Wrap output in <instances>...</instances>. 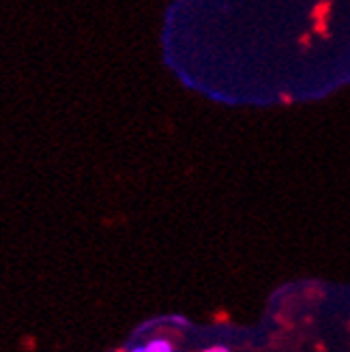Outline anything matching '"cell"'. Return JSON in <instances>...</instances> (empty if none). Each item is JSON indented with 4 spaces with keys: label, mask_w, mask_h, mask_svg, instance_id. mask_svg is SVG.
Masks as SVG:
<instances>
[{
    "label": "cell",
    "mask_w": 350,
    "mask_h": 352,
    "mask_svg": "<svg viewBox=\"0 0 350 352\" xmlns=\"http://www.w3.org/2000/svg\"><path fill=\"white\" fill-rule=\"evenodd\" d=\"M127 352H146V346H133V348H129Z\"/></svg>",
    "instance_id": "cell-4"
},
{
    "label": "cell",
    "mask_w": 350,
    "mask_h": 352,
    "mask_svg": "<svg viewBox=\"0 0 350 352\" xmlns=\"http://www.w3.org/2000/svg\"><path fill=\"white\" fill-rule=\"evenodd\" d=\"M172 320H174V322H177V324H183V327L187 324V320L183 318V316H174V318H172Z\"/></svg>",
    "instance_id": "cell-3"
},
{
    "label": "cell",
    "mask_w": 350,
    "mask_h": 352,
    "mask_svg": "<svg viewBox=\"0 0 350 352\" xmlns=\"http://www.w3.org/2000/svg\"><path fill=\"white\" fill-rule=\"evenodd\" d=\"M202 352H230L226 346H211V348H206V350H202Z\"/></svg>",
    "instance_id": "cell-2"
},
{
    "label": "cell",
    "mask_w": 350,
    "mask_h": 352,
    "mask_svg": "<svg viewBox=\"0 0 350 352\" xmlns=\"http://www.w3.org/2000/svg\"><path fill=\"white\" fill-rule=\"evenodd\" d=\"M146 352H174L172 344L164 338H157V340H151L146 344Z\"/></svg>",
    "instance_id": "cell-1"
}]
</instances>
